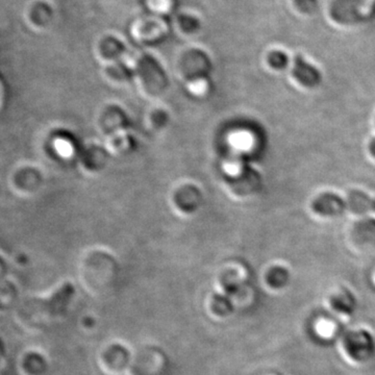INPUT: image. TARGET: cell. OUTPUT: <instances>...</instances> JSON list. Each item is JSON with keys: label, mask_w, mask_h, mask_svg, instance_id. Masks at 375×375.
<instances>
[{"label": "cell", "mask_w": 375, "mask_h": 375, "mask_svg": "<svg viewBox=\"0 0 375 375\" xmlns=\"http://www.w3.org/2000/svg\"><path fill=\"white\" fill-rule=\"evenodd\" d=\"M312 209L316 214L326 217H337L349 211L346 198L336 193L326 192L314 199Z\"/></svg>", "instance_id": "cell-1"}, {"label": "cell", "mask_w": 375, "mask_h": 375, "mask_svg": "<svg viewBox=\"0 0 375 375\" xmlns=\"http://www.w3.org/2000/svg\"><path fill=\"white\" fill-rule=\"evenodd\" d=\"M292 73L298 83L307 88H316L322 81L321 72L301 56H295Z\"/></svg>", "instance_id": "cell-2"}, {"label": "cell", "mask_w": 375, "mask_h": 375, "mask_svg": "<svg viewBox=\"0 0 375 375\" xmlns=\"http://www.w3.org/2000/svg\"><path fill=\"white\" fill-rule=\"evenodd\" d=\"M349 211L356 214H365L374 209V198L360 190H353L347 195Z\"/></svg>", "instance_id": "cell-3"}, {"label": "cell", "mask_w": 375, "mask_h": 375, "mask_svg": "<svg viewBox=\"0 0 375 375\" xmlns=\"http://www.w3.org/2000/svg\"><path fill=\"white\" fill-rule=\"evenodd\" d=\"M268 61H269L270 66L272 68L282 70V69L287 68V66H288L289 56L282 51H273L269 54Z\"/></svg>", "instance_id": "cell-4"}, {"label": "cell", "mask_w": 375, "mask_h": 375, "mask_svg": "<svg viewBox=\"0 0 375 375\" xmlns=\"http://www.w3.org/2000/svg\"><path fill=\"white\" fill-rule=\"evenodd\" d=\"M296 2L301 8L305 10H312V8H315L316 3H317L316 0H296Z\"/></svg>", "instance_id": "cell-5"}, {"label": "cell", "mask_w": 375, "mask_h": 375, "mask_svg": "<svg viewBox=\"0 0 375 375\" xmlns=\"http://www.w3.org/2000/svg\"><path fill=\"white\" fill-rule=\"evenodd\" d=\"M369 150L372 156H374L375 158V138L374 139L372 140V142H370Z\"/></svg>", "instance_id": "cell-6"}, {"label": "cell", "mask_w": 375, "mask_h": 375, "mask_svg": "<svg viewBox=\"0 0 375 375\" xmlns=\"http://www.w3.org/2000/svg\"><path fill=\"white\" fill-rule=\"evenodd\" d=\"M374 211H375V198H374Z\"/></svg>", "instance_id": "cell-7"}]
</instances>
